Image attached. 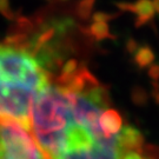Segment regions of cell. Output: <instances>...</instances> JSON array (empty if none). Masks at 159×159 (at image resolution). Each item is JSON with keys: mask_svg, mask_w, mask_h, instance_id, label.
<instances>
[{"mask_svg": "<svg viewBox=\"0 0 159 159\" xmlns=\"http://www.w3.org/2000/svg\"><path fill=\"white\" fill-rule=\"evenodd\" d=\"M0 13L4 14L5 17L10 18V19L14 18V13L12 11L8 0H0Z\"/></svg>", "mask_w": 159, "mask_h": 159, "instance_id": "cell-9", "label": "cell"}, {"mask_svg": "<svg viewBox=\"0 0 159 159\" xmlns=\"http://www.w3.org/2000/svg\"><path fill=\"white\" fill-rule=\"evenodd\" d=\"M99 124L102 132L107 137L117 136L123 129V118L120 113L114 108L105 110L100 116Z\"/></svg>", "mask_w": 159, "mask_h": 159, "instance_id": "cell-5", "label": "cell"}, {"mask_svg": "<svg viewBox=\"0 0 159 159\" xmlns=\"http://www.w3.org/2000/svg\"><path fill=\"white\" fill-rule=\"evenodd\" d=\"M120 151H138L144 148V136L134 126L126 125L118 133Z\"/></svg>", "mask_w": 159, "mask_h": 159, "instance_id": "cell-3", "label": "cell"}, {"mask_svg": "<svg viewBox=\"0 0 159 159\" xmlns=\"http://www.w3.org/2000/svg\"><path fill=\"white\" fill-rule=\"evenodd\" d=\"M43 159H47V157H45V158H43Z\"/></svg>", "mask_w": 159, "mask_h": 159, "instance_id": "cell-12", "label": "cell"}, {"mask_svg": "<svg viewBox=\"0 0 159 159\" xmlns=\"http://www.w3.org/2000/svg\"><path fill=\"white\" fill-rule=\"evenodd\" d=\"M60 1H65V0H60Z\"/></svg>", "mask_w": 159, "mask_h": 159, "instance_id": "cell-13", "label": "cell"}, {"mask_svg": "<svg viewBox=\"0 0 159 159\" xmlns=\"http://www.w3.org/2000/svg\"><path fill=\"white\" fill-rule=\"evenodd\" d=\"M152 1H153V5H154L156 11L159 12V0H152Z\"/></svg>", "mask_w": 159, "mask_h": 159, "instance_id": "cell-11", "label": "cell"}, {"mask_svg": "<svg viewBox=\"0 0 159 159\" xmlns=\"http://www.w3.org/2000/svg\"><path fill=\"white\" fill-rule=\"evenodd\" d=\"M119 159H159V148L144 146L138 151H123Z\"/></svg>", "mask_w": 159, "mask_h": 159, "instance_id": "cell-6", "label": "cell"}, {"mask_svg": "<svg viewBox=\"0 0 159 159\" xmlns=\"http://www.w3.org/2000/svg\"><path fill=\"white\" fill-rule=\"evenodd\" d=\"M150 75L153 78V79H159V66L158 65H152L150 67V71H148Z\"/></svg>", "mask_w": 159, "mask_h": 159, "instance_id": "cell-10", "label": "cell"}, {"mask_svg": "<svg viewBox=\"0 0 159 159\" xmlns=\"http://www.w3.org/2000/svg\"><path fill=\"white\" fill-rule=\"evenodd\" d=\"M71 120L70 102L59 85H50L35 99L31 111V132L47 159L60 151Z\"/></svg>", "mask_w": 159, "mask_h": 159, "instance_id": "cell-2", "label": "cell"}, {"mask_svg": "<svg viewBox=\"0 0 159 159\" xmlns=\"http://www.w3.org/2000/svg\"><path fill=\"white\" fill-rule=\"evenodd\" d=\"M50 85V72L32 52L7 39L0 41V118L31 130L32 106Z\"/></svg>", "mask_w": 159, "mask_h": 159, "instance_id": "cell-1", "label": "cell"}, {"mask_svg": "<svg viewBox=\"0 0 159 159\" xmlns=\"http://www.w3.org/2000/svg\"><path fill=\"white\" fill-rule=\"evenodd\" d=\"M133 59H134V63L137 64V66L139 68L148 67V66H152V63L154 60V53L148 46H140L134 52Z\"/></svg>", "mask_w": 159, "mask_h": 159, "instance_id": "cell-7", "label": "cell"}, {"mask_svg": "<svg viewBox=\"0 0 159 159\" xmlns=\"http://www.w3.org/2000/svg\"><path fill=\"white\" fill-rule=\"evenodd\" d=\"M87 33L93 37L96 40H102L105 38H111V34L108 31V25L106 21H98L93 20L90 29L87 30Z\"/></svg>", "mask_w": 159, "mask_h": 159, "instance_id": "cell-8", "label": "cell"}, {"mask_svg": "<svg viewBox=\"0 0 159 159\" xmlns=\"http://www.w3.org/2000/svg\"><path fill=\"white\" fill-rule=\"evenodd\" d=\"M120 7H123L124 10L132 11L137 17V26H142L144 24L148 23L154 16V8L153 1L152 0H137L133 4H121Z\"/></svg>", "mask_w": 159, "mask_h": 159, "instance_id": "cell-4", "label": "cell"}]
</instances>
